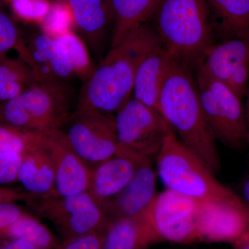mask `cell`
I'll return each mask as SVG.
<instances>
[{"mask_svg": "<svg viewBox=\"0 0 249 249\" xmlns=\"http://www.w3.org/2000/svg\"><path fill=\"white\" fill-rule=\"evenodd\" d=\"M149 213L160 242L181 245L232 244L248 222V212L238 196L199 200L165 189L156 196Z\"/></svg>", "mask_w": 249, "mask_h": 249, "instance_id": "1", "label": "cell"}, {"mask_svg": "<svg viewBox=\"0 0 249 249\" xmlns=\"http://www.w3.org/2000/svg\"><path fill=\"white\" fill-rule=\"evenodd\" d=\"M159 110L178 138L214 173L221 167L214 138L199 98L191 69L172 56L159 98Z\"/></svg>", "mask_w": 249, "mask_h": 249, "instance_id": "2", "label": "cell"}, {"mask_svg": "<svg viewBox=\"0 0 249 249\" xmlns=\"http://www.w3.org/2000/svg\"><path fill=\"white\" fill-rule=\"evenodd\" d=\"M160 42L146 23L111 47L80 91L78 108L114 114L132 97L139 65Z\"/></svg>", "mask_w": 249, "mask_h": 249, "instance_id": "3", "label": "cell"}, {"mask_svg": "<svg viewBox=\"0 0 249 249\" xmlns=\"http://www.w3.org/2000/svg\"><path fill=\"white\" fill-rule=\"evenodd\" d=\"M153 17L155 31L168 53L187 67L197 68L214 31L205 0H160Z\"/></svg>", "mask_w": 249, "mask_h": 249, "instance_id": "4", "label": "cell"}, {"mask_svg": "<svg viewBox=\"0 0 249 249\" xmlns=\"http://www.w3.org/2000/svg\"><path fill=\"white\" fill-rule=\"evenodd\" d=\"M157 175L166 189L199 200L236 197L230 188L219 182L202 160L170 129L155 160Z\"/></svg>", "mask_w": 249, "mask_h": 249, "instance_id": "5", "label": "cell"}, {"mask_svg": "<svg viewBox=\"0 0 249 249\" xmlns=\"http://www.w3.org/2000/svg\"><path fill=\"white\" fill-rule=\"evenodd\" d=\"M70 92L64 82H41L0 105V124L38 134L61 129L70 116Z\"/></svg>", "mask_w": 249, "mask_h": 249, "instance_id": "6", "label": "cell"}, {"mask_svg": "<svg viewBox=\"0 0 249 249\" xmlns=\"http://www.w3.org/2000/svg\"><path fill=\"white\" fill-rule=\"evenodd\" d=\"M196 82L205 117L217 142L233 150L248 142L245 107L222 81L196 70Z\"/></svg>", "mask_w": 249, "mask_h": 249, "instance_id": "7", "label": "cell"}, {"mask_svg": "<svg viewBox=\"0 0 249 249\" xmlns=\"http://www.w3.org/2000/svg\"><path fill=\"white\" fill-rule=\"evenodd\" d=\"M118 142L124 155L139 162L155 161L170 127L160 113L129 98L115 114Z\"/></svg>", "mask_w": 249, "mask_h": 249, "instance_id": "8", "label": "cell"}, {"mask_svg": "<svg viewBox=\"0 0 249 249\" xmlns=\"http://www.w3.org/2000/svg\"><path fill=\"white\" fill-rule=\"evenodd\" d=\"M60 130L91 168L113 156L124 155L116 136L114 114L76 107Z\"/></svg>", "mask_w": 249, "mask_h": 249, "instance_id": "9", "label": "cell"}, {"mask_svg": "<svg viewBox=\"0 0 249 249\" xmlns=\"http://www.w3.org/2000/svg\"><path fill=\"white\" fill-rule=\"evenodd\" d=\"M27 201L37 213L53 223L62 245L91 232H103L109 222L88 192L67 196L53 193L34 196Z\"/></svg>", "mask_w": 249, "mask_h": 249, "instance_id": "10", "label": "cell"}, {"mask_svg": "<svg viewBox=\"0 0 249 249\" xmlns=\"http://www.w3.org/2000/svg\"><path fill=\"white\" fill-rule=\"evenodd\" d=\"M45 135L55 166V193L67 196L88 192L91 168L73 151L60 129Z\"/></svg>", "mask_w": 249, "mask_h": 249, "instance_id": "11", "label": "cell"}, {"mask_svg": "<svg viewBox=\"0 0 249 249\" xmlns=\"http://www.w3.org/2000/svg\"><path fill=\"white\" fill-rule=\"evenodd\" d=\"M157 175L153 162L141 163L124 189L101 209L108 221L137 215L147 209L157 196Z\"/></svg>", "mask_w": 249, "mask_h": 249, "instance_id": "12", "label": "cell"}, {"mask_svg": "<svg viewBox=\"0 0 249 249\" xmlns=\"http://www.w3.org/2000/svg\"><path fill=\"white\" fill-rule=\"evenodd\" d=\"M141 163L129 156L116 155L94 165L91 168L88 193L102 208L124 189Z\"/></svg>", "mask_w": 249, "mask_h": 249, "instance_id": "13", "label": "cell"}, {"mask_svg": "<svg viewBox=\"0 0 249 249\" xmlns=\"http://www.w3.org/2000/svg\"><path fill=\"white\" fill-rule=\"evenodd\" d=\"M159 242L149 207L137 215L110 221L103 232V249H147Z\"/></svg>", "mask_w": 249, "mask_h": 249, "instance_id": "14", "label": "cell"}, {"mask_svg": "<svg viewBox=\"0 0 249 249\" xmlns=\"http://www.w3.org/2000/svg\"><path fill=\"white\" fill-rule=\"evenodd\" d=\"M55 166L43 134L40 142L24 155L18 182L26 192L35 196L55 193Z\"/></svg>", "mask_w": 249, "mask_h": 249, "instance_id": "15", "label": "cell"}, {"mask_svg": "<svg viewBox=\"0 0 249 249\" xmlns=\"http://www.w3.org/2000/svg\"><path fill=\"white\" fill-rule=\"evenodd\" d=\"M171 55L160 42L139 65L132 97L160 113L159 98Z\"/></svg>", "mask_w": 249, "mask_h": 249, "instance_id": "16", "label": "cell"}, {"mask_svg": "<svg viewBox=\"0 0 249 249\" xmlns=\"http://www.w3.org/2000/svg\"><path fill=\"white\" fill-rule=\"evenodd\" d=\"M66 1L78 30L91 49L96 52L102 46L109 27L114 24L111 0Z\"/></svg>", "mask_w": 249, "mask_h": 249, "instance_id": "17", "label": "cell"}, {"mask_svg": "<svg viewBox=\"0 0 249 249\" xmlns=\"http://www.w3.org/2000/svg\"><path fill=\"white\" fill-rule=\"evenodd\" d=\"M246 64H249V37L214 44L205 54L196 70L224 83L235 69Z\"/></svg>", "mask_w": 249, "mask_h": 249, "instance_id": "18", "label": "cell"}, {"mask_svg": "<svg viewBox=\"0 0 249 249\" xmlns=\"http://www.w3.org/2000/svg\"><path fill=\"white\" fill-rule=\"evenodd\" d=\"M222 41L249 37V0H205Z\"/></svg>", "mask_w": 249, "mask_h": 249, "instance_id": "19", "label": "cell"}, {"mask_svg": "<svg viewBox=\"0 0 249 249\" xmlns=\"http://www.w3.org/2000/svg\"><path fill=\"white\" fill-rule=\"evenodd\" d=\"M160 0H111L114 14L111 47L153 16Z\"/></svg>", "mask_w": 249, "mask_h": 249, "instance_id": "20", "label": "cell"}, {"mask_svg": "<svg viewBox=\"0 0 249 249\" xmlns=\"http://www.w3.org/2000/svg\"><path fill=\"white\" fill-rule=\"evenodd\" d=\"M20 240L38 249H61L60 239L37 218L24 213L9 227L0 231V241Z\"/></svg>", "mask_w": 249, "mask_h": 249, "instance_id": "21", "label": "cell"}, {"mask_svg": "<svg viewBox=\"0 0 249 249\" xmlns=\"http://www.w3.org/2000/svg\"><path fill=\"white\" fill-rule=\"evenodd\" d=\"M37 81L35 73L22 59L11 60L0 54V105Z\"/></svg>", "mask_w": 249, "mask_h": 249, "instance_id": "22", "label": "cell"}, {"mask_svg": "<svg viewBox=\"0 0 249 249\" xmlns=\"http://www.w3.org/2000/svg\"><path fill=\"white\" fill-rule=\"evenodd\" d=\"M54 38L45 32L33 34L25 41L27 49V65L41 82L60 81L54 76L52 63L53 54Z\"/></svg>", "mask_w": 249, "mask_h": 249, "instance_id": "23", "label": "cell"}, {"mask_svg": "<svg viewBox=\"0 0 249 249\" xmlns=\"http://www.w3.org/2000/svg\"><path fill=\"white\" fill-rule=\"evenodd\" d=\"M58 36L67 49L75 76L86 83L96 68L93 66L86 45L72 32H64Z\"/></svg>", "mask_w": 249, "mask_h": 249, "instance_id": "24", "label": "cell"}, {"mask_svg": "<svg viewBox=\"0 0 249 249\" xmlns=\"http://www.w3.org/2000/svg\"><path fill=\"white\" fill-rule=\"evenodd\" d=\"M42 135L0 124V152H16L24 156L40 142Z\"/></svg>", "mask_w": 249, "mask_h": 249, "instance_id": "25", "label": "cell"}, {"mask_svg": "<svg viewBox=\"0 0 249 249\" xmlns=\"http://www.w3.org/2000/svg\"><path fill=\"white\" fill-rule=\"evenodd\" d=\"M16 49L27 63L28 53L25 41L19 37L17 28L6 15L0 11V54Z\"/></svg>", "mask_w": 249, "mask_h": 249, "instance_id": "26", "label": "cell"}, {"mask_svg": "<svg viewBox=\"0 0 249 249\" xmlns=\"http://www.w3.org/2000/svg\"><path fill=\"white\" fill-rule=\"evenodd\" d=\"M24 156L12 152H0V186L18 182Z\"/></svg>", "mask_w": 249, "mask_h": 249, "instance_id": "27", "label": "cell"}, {"mask_svg": "<svg viewBox=\"0 0 249 249\" xmlns=\"http://www.w3.org/2000/svg\"><path fill=\"white\" fill-rule=\"evenodd\" d=\"M12 4L15 11L26 19H40L49 11L45 0H13Z\"/></svg>", "mask_w": 249, "mask_h": 249, "instance_id": "28", "label": "cell"}, {"mask_svg": "<svg viewBox=\"0 0 249 249\" xmlns=\"http://www.w3.org/2000/svg\"><path fill=\"white\" fill-rule=\"evenodd\" d=\"M224 83L237 98L242 101L248 89L249 64H246L235 69Z\"/></svg>", "mask_w": 249, "mask_h": 249, "instance_id": "29", "label": "cell"}, {"mask_svg": "<svg viewBox=\"0 0 249 249\" xmlns=\"http://www.w3.org/2000/svg\"><path fill=\"white\" fill-rule=\"evenodd\" d=\"M102 232H93L73 239L62 245L61 249H103Z\"/></svg>", "mask_w": 249, "mask_h": 249, "instance_id": "30", "label": "cell"}, {"mask_svg": "<svg viewBox=\"0 0 249 249\" xmlns=\"http://www.w3.org/2000/svg\"><path fill=\"white\" fill-rule=\"evenodd\" d=\"M24 213L16 202L0 204V231L9 227L10 224L17 220Z\"/></svg>", "mask_w": 249, "mask_h": 249, "instance_id": "31", "label": "cell"}, {"mask_svg": "<svg viewBox=\"0 0 249 249\" xmlns=\"http://www.w3.org/2000/svg\"><path fill=\"white\" fill-rule=\"evenodd\" d=\"M32 195L27 192H21L7 187L0 186V204L16 202L18 201H28L32 198Z\"/></svg>", "mask_w": 249, "mask_h": 249, "instance_id": "32", "label": "cell"}, {"mask_svg": "<svg viewBox=\"0 0 249 249\" xmlns=\"http://www.w3.org/2000/svg\"><path fill=\"white\" fill-rule=\"evenodd\" d=\"M0 249H38L25 241L4 240L0 241Z\"/></svg>", "mask_w": 249, "mask_h": 249, "instance_id": "33", "label": "cell"}, {"mask_svg": "<svg viewBox=\"0 0 249 249\" xmlns=\"http://www.w3.org/2000/svg\"><path fill=\"white\" fill-rule=\"evenodd\" d=\"M232 245L234 249H249V231L246 230Z\"/></svg>", "mask_w": 249, "mask_h": 249, "instance_id": "34", "label": "cell"}, {"mask_svg": "<svg viewBox=\"0 0 249 249\" xmlns=\"http://www.w3.org/2000/svg\"><path fill=\"white\" fill-rule=\"evenodd\" d=\"M243 196L244 201L243 203L245 204L246 209L247 210L248 213H249V178L247 181H246L245 186L243 188Z\"/></svg>", "mask_w": 249, "mask_h": 249, "instance_id": "35", "label": "cell"}, {"mask_svg": "<svg viewBox=\"0 0 249 249\" xmlns=\"http://www.w3.org/2000/svg\"><path fill=\"white\" fill-rule=\"evenodd\" d=\"M246 100L245 107L246 121H247V128H248V142H249V83L248 89H247V93H246Z\"/></svg>", "mask_w": 249, "mask_h": 249, "instance_id": "36", "label": "cell"}, {"mask_svg": "<svg viewBox=\"0 0 249 249\" xmlns=\"http://www.w3.org/2000/svg\"><path fill=\"white\" fill-rule=\"evenodd\" d=\"M246 230L249 231V213H248V222H247V227Z\"/></svg>", "mask_w": 249, "mask_h": 249, "instance_id": "37", "label": "cell"}]
</instances>
